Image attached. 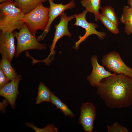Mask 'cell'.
Wrapping results in <instances>:
<instances>
[{
  "label": "cell",
  "mask_w": 132,
  "mask_h": 132,
  "mask_svg": "<svg viewBox=\"0 0 132 132\" xmlns=\"http://www.w3.org/2000/svg\"><path fill=\"white\" fill-rule=\"evenodd\" d=\"M87 12L85 10L79 14L74 15L76 22L73 25L81 27L84 28L85 31V34L83 36H79L78 37L79 40L75 43L74 48L76 49L78 48L80 44L85 41L87 38L91 35L95 34L101 40L104 39L106 35L105 33L99 32L96 29L98 27L97 24L89 23L87 21L86 15Z\"/></svg>",
  "instance_id": "obj_6"
},
{
  "label": "cell",
  "mask_w": 132,
  "mask_h": 132,
  "mask_svg": "<svg viewBox=\"0 0 132 132\" xmlns=\"http://www.w3.org/2000/svg\"><path fill=\"white\" fill-rule=\"evenodd\" d=\"M101 64L110 71L122 74L132 78V69L127 66L118 52L112 51L104 56Z\"/></svg>",
  "instance_id": "obj_5"
},
{
  "label": "cell",
  "mask_w": 132,
  "mask_h": 132,
  "mask_svg": "<svg viewBox=\"0 0 132 132\" xmlns=\"http://www.w3.org/2000/svg\"><path fill=\"white\" fill-rule=\"evenodd\" d=\"M48 0L50 4L48 22L45 30L41 35L37 37V39L39 41L44 38L50 30L51 23L57 17L64 12L65 10L72 9L75 6L74 0H72L68 3L65 5L63 4L62 3L56 4L54 2L53 0Z\"/></svg>",
  "instance_id": "obj_9"
},
{
  "label": "cell",
  "mask_w": 132,
  "mask_h": 132,
  "mask_svg": "<svg viewBox=\"0 0 132 132\" xmlns=\"http://www.w3.org/2000/svg\"><path fill=\"white\" fill-rule=\"evenodd\" d=\"M49 8L44 6L43 3L28 13L24 14L21 20L27 25L31 33L35 36L39 29L44 31L48 20Z\"/></svg>",
  "instance_id": "obj_3"
},
{
  "label": "cell",
  "mask_w": 132,
  "mask_h": 132,
  "mask_svg": "<svg viewBox=\"0 0 132 132\" xmlns=\"http://www.w3.org/2000/svg\"><path fill=\"white\" fill-rule=\"evenodd\" d=\"M21 78V75H17L15 79L0 88V96L6 99L13 109L15 107V100L19 94L18 87Z\"/></svg>",
  "instance_id": "obj_12"
},
{
  "label": "cell",
  "mask_w": 132,
  "mask_h": 132,
  "mask_svg": "<svg viewBox=\"0 0 132 132\" xmlns=\"http://www.w3.org/2000/svg\"><path fill=\"white\" fill-rule=\"evenodd\" d=\"M24 14L13 2H3L0 5V29L3 32H12L20 30L25 23L21 19Z\"/></svg>",
  "instance_id": "obj_2"
},
{
  "label": "cell",
  "mask_w": 132,
  "mask_h": 132,
  "mask_svg": "<svg viewBox=\"0 0 132 132\" xmlns=\"http://www.w3.org/2000/svg\"><path fill=\"white\" fill-rule=\"evenodd\" d=\"M51 103L55 105L57 109H59L66 116L72 118L75 115L72 111L57 97L52 93L51 97Z\"/></svg>",
  "instance_id": "obj_18"
},
{
  "label": "cell",
  "mask_w": 132,
  "mask_h": 132,
  "mask_svg": "<svg viewBox=\"0 0 132 132\" xmlns=\"http://www.w3.org/2000/svg\"><path fill=\"white\" fill-rule=\"evenodd\" d=\"M120 20L124 24L125 32L129 35L132 33V8L130 7L124 6L122 9V13Z\"/></svg>",
  "instance_id": "obj_14"
},
{
  "label": "cell",
  "mask_w": 132,
  "mask_h": 132,
  "mask_svg": "<svg viewBox=\"0 0 132 132\" xmlns=\"http://www.w3.org/2000/svg\"><path fill=\"white\" fill-rule=\"evenodd\" d=\"M48 0H15V6L20 8L24 14L31 11L40 4Z\"/></svg>",
  "instance_id": "obj_13"
},
{
  "label": "cell",
  "mask_w": 132,
  "mask_h": 132,
  "mask_svg": "<svg viewBox=\"0 0 132 132\" xmlns=\"http://www.w3.org/2000/svg\"><path fill=\"white\" fill-rule=\"evenodd\" d=\"M75 18L74 15L67 16L64 12L60 15V20L59 23L55 26V31L52 43L50 46V53L48 58L53 60L55 53L54 51L56 44L57 41L65 36L71 37V33L68 29L69 22Z\"/></svg>",
  "instance_id": "obj_7"
},
{
  "label": "cell",
  "mask_w": 132,
  "mask_h": 132,
  "mask_svg": "<svg viewBox=\"0 0 132 132\" xmlns=\"http://www.w3.org/2000/svg\"><path fill=\"white\" fill-rule=\"evenodd\" d=\"M52 93L49 89L41 82L38 85L37 95L35 99L36 103L39 104L44 102H51Z\"/></svg>",
  "instance_id": "obj_16"
},
{
  "label": "cell",
  "mask_w": 132,
  "mask_h": 132,
  "mask_svg": "<svg viewBox=\"0 0 132 132\" xmlns=\"http://www.w3.org/2000/svg\"><path fill=\"white\" fill-rule=\"evenodd\" d=\"M15 0H0V2L1 3L8 2H14Z\"/></svg>",
  "instance_id": "obj_24"
},
{
  "label": "cell",
  "mask_w": 132,
  "mask_h": 132,
  "mask_svg": "<svg viewBox=\"0 0 132 132\" xmlns=\"http://www.w3.org/2000/svg\"><path fill=\"white\" fill-rule=\"evenodd\" d=\"M108 132H128L129 130L118 124L117 122L111 125L107 126Z\"/></svg>",
  "instance_id": "obj_22"
},
{
  "label": "cell",
  "mask_w": 132,
  "mask_h": 132,
  "mask_svg": "<svg viewBox=\"0 0 132 132\" xmlns=\"http://www.w3.org/2000/svg\"><path fill=\"white\" fill-rule=\"evenodd\" d=\"M11 63L8 59L2 57L0 64V68L9 80H12L15 79L17 75Z\"/></svg>",
  "instance_id": "obj_17"
},
{
  "label": "cell",
  "mask_w": 132,
  "mask_h": 132,
  "mask_svg": "<svg viewBox=\"0 0 132 132\" xmlns=\"http://www.w3.org/2000/svg\"><path fill=\"white\" fill-rule=\"evenodd\" d=\"M13 33L17 41L16 57L25 50L33 49L42 50L46 48L45 45L39 43L35 36L31 33L25 23L19 32Z\"/></svg>",
  "instance_id": "obj_4"
},
{
  "label": "cell",
  "mask_w": 132,
  "mask_h": 132,
  "mask_svg": "<svg viewBox=\"0 0 132 132\" xmlns=\"http://www.w3.org/2000/svg\"><path fill=\"white\" fill-rule=\"evenodd\" d=\"M97 92L109 108H122L132 104V78L122 74L103 79Z\"/></svg>",
  "instance_id": "obj_1"
},
{
  "label": "cell",
  "mask_w": 132,
  "mask_h": 132,
  "mask_svg": "<svg viewBox=\"0 0 132 132\" xmlns=\"http://www.w3.org/2000/svg\"><path fill=\"white\" fill-rule=\"evenodd\" d=\"M127 2L130 7L132 8V0H127Z\"/></svg>",
  "instance_id": "obj_25"
},
{
  "label": "cell",
  "mask_w": 132,
  "mask_h": 132,
  "mask_svg": "<svg viewBox=\"0 0 132 132\" xmlns=\"http://www.w3.org/2000/svg\"><path fill=\"white\" fill-rule=\"evenodd\" d=\"M25 124L26 126L32 128L37 132H57L58 131L57 128L53 124H48L42 129L36 127L31 123L27 122Z\"/></svg>",
  "instance_id": "obj_21"
},
{
  "label": "cell",
  "mask_w": 132,
  "mask_h": 132,
  "mask_svg": "<svg viewBox=\"0 0 132 132\" xmlns=\"http://www.w3.org/2000/svg\"><path fill=\"white\" fill-rule=\"evenodd\" d=\"M100 0H81L80 2L88 12L93 13L95 17V21L98 20L100 13L99 11L102 8L100 6Z\"/></svg>",
  "instance_id": "obj_15"
},
{
  "label": "cell",
  "mask_w": 132,
  "mask_h": 132,
  "mask_svg": "<svg viewBox=\"0 0 132 132\" xmlns=\"http://www.w3.org/2000/svg\"><path fill=\"white\" fill-rule=\"evenodd\" d=\"M80 111L79 124L82 126L85 132H92L96 114L95 107L91 102L83 103L80 108Z\"/></svg>",
  "instance_id": "obj_8"
},
{
  "label": "cell",
  "mask_w": 132,
  "mask_h": 132,
  "mask_svg": "<svg viewBox=\"0 0 132 132\" xmlns=\"http://www.w3.org/2000/svg\"><path fill=\"white\" fill-rule=\"evenodd\" d=\"M14 36L13 33L0 32V52L2 57L11 62L15 52Z\"/></svg>",
  "instance_id": "obj_11"
},
{
  "label": "cell",
  "mask_w": 132,
  "mask_h": 132,
  "mask_svg": "<svg viewBox=\"0 0 132 132\" xmlns=\"http://www.w3.org/2000/svg\"><path fill=\"white\" fill-rule=\"evenodd\" d=\"M9 79L0 68V88H2L9 82Z\"/></svg>",
  "instance_id": "obj_23"
},
{
  "label": "cell",
  "mask_w": 132,
  "mask_h": 132,
  "mask_svg": "<svg viewBox=\"0 0 132 132\" xmlns=\"http://www.w3.org/2000/svg\"><path fill=\"white\" fill-rule=\"evenodd\" d=\"M98 20H99L105 27L111 33L117 34L119 33L118 26L113 22L100 13Z\"/></svg>",
  "instance_id": "obj_20"
},
{
  "label": "cell",
  "mask_w": 132,
  "mask_h": 132,
  "mask_svg": "<svg viewBox=\"0 0 132 132\" xmlns=\"http://www.w3.org/2000/svg\"></svg>",
  "instance_id": "obj_26"
},
{
  "label": "cell",
  "mask_w": 132,
  "mask_h": 132,
  "mask_svg": "<svg viewBox=\"0 0 132 132\" xmlns=\"http://www.w3.org/2000/svg\"><path fill=\"white\" fill-rule=\"evenodd\" d=\"M91 62L92 70L91 74L87 77V80L92 86L97 87L104 79L116 74L111 73L100 65L98 62L97 56L96 55L92 57Z\"/></svg>",
  "instance_id": "obj_10"
},
{
  "label": "cell",
  "mask_w": 132,
  "mask_h": 132,
  "mask_svg": "<svg viewBox=\"0 0 132 132\" xmlns=\"http://www.w3.org/2000/svg\"><path fill=\"white\" fill-rule=\"evenodd\" d=\"M101 9V14L113 22L118 26L119 21L116 16L114 8L110 6H105Z\"/></svg>",
  "instance_id": "obj_19"
}]
</instances>
